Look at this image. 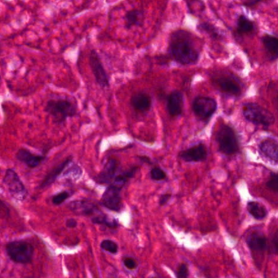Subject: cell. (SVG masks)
I'll use <instances>...</instances> for the list:
<instances>
[{
  "label": "cell",
  "mask_w": 278,
  "mask_h": 278,
  "mask_svg": "<svg viewBox=\"0 0 278 278\" xmlns=\"http://www.w3.org/2000/svg\"><path fill=\"white\" fill-rule=\"evenodd\" d=\"M168 52L176 62L183 65L193 64L199 60V52L187 31L178 30L170 35Z\"/></svg>",
  "instance_id": "1"
},
{
  "label": "cell",
  "mask_w": 278,
  "mask_h": 278,
  "mask_svg": "<svg viewBox=\"0 0 278 278\" xmlns=\"http://www.w3.org/2000/svg\"><path fill=\"white\" fill-rule=\"evenodd\" d=\"M44 110L57 124L65 123L68 118L73 117L77 114L75 105L65 99H50Z\"/></svg>",
  "instance_id": "2"
},
{
  "label": "cell",
  "mask_w": 278,
  "mask_h": 278,
  "mask_svg": "<svg viewBox=\"0 0 278 278\" xmlns=\"http://www.w3.org/2000/svg\"><path fill=\"white\" fill-rule=\"evenodd\" d=\"M7 254L17 263L27 264L31 263L34 256V246L24 241H13L6 245Z\"/></svg>",
  "instance_id": "3"
},
{
  "label": "cell",
  "mask_w": 278,
  "mask_h": 278,
  "mask_svg": "<svg viewBox=\"0 0 278 278\" xmlns=\"http://www.w3.org/2000/svg\"><path fill=\"white\" fill-rule=\"evenodd\" d=\"M3 184L5 185L9 195L18 201H25L28 196L27 189L14 169H7L3 178Z\"/></svg>",
  "instance_id": "4"
},
{
  "label": "cell",
  "mask_w": 278,
  "mask_h": 278,
  "mask_svg": "<svg viewBox=\"0 0 278 278\" xmlns=\"http://www.w3.org/2000/svg\"><path fill=\"white\" fill-rule=\"evenodd\" d=\"M243 115L249 121L264 126L271 125L275 121L272 112L257 103H249L244 105Z\"/></svg>",
  "instance_id": "5"
},
{
  "label": "cell",
  "mask_w": 278,
  "mask_h": 278,
  "mask_svg": "<svg viewBox=\"0 0 278 278\" xmlns=\"http://www.w3.org/2000/svg\"><path fill=\"white\" fill-rule=\"evenodd\" d=\"M217 142L220 151L224 154H235L239 150L237 135L233 128L223 125L217 133Z\"/></svg>",
  "instance_id": "6"
},
{
  "label": "cell",
  "mask_w": 278,
  "mask_h": 278,
  "mask_svg": "<svg viewBox=\"0 0 278 278\" xmlns=\"http://www.w3.org/2000/svg\"><path fill=\"white\" fill-rule=\"evenodd\" d=\"M122 190L123 188L114 183L109 185L102 195L101 204L113 212H121L123 208L121 196Z\"/></svg>",
  "instance_id": "7"
},
{
  "label": "cell",
  "mask_w": 278,
  "mask_h": 278,
  "mask_svg": "<svg viewBox=\"0 0 278 278\" xmlns=\"http://www.w3.org/2000/svg\"><path fill=\"white\" fill-rule=\"evenodd\" d=\"M89 64L91 66V72L95 77L97 83L102 88L110 86V77L106 73L103 63H102L99 54L92 50L89 55Z\"/></svg>",
  "instance_id": "8"
},
{
  "label": "cell",
  "mask_w": 278,
  "mask_h": 278,
  "mask_svg": "<svg viewBox=\"0 0 278 278\" xmlns=\"http://www.w3.org/2000/svg\"><path fill=\"white\" fill-rule=\"evenodd\" d=\"M217 108L215 99L210 97L199 96L194 99L193 110L197 116L202 120H207L213 115Z\"/></svg>",
  "instance_id": "9"
},
{
  "label": "cell",
  "mask_w": 278,
  "mask_h": 278,
  "mask_svg": "<svg viewBox=\"0 0 278 278\" xmlns=\"http://www.w3.org/2000/svg\"><path fill=\"white\" fill-rule=\"evenodd\" d=\"M119 162L115 159H109L104 165L103 169L94 178L96 183L99 185H110L117 177Z\"/></svg>",
  "instance_id": "10"
},
{
  "label": "cell",
  "mask_w": 278,
  "mask_h": 278,
  "mask_svg": "<svg viewBox=\"0 0 278 278\" xmlns=\"http://www.w3.org/2000/svg\"><path fill=\"white\" fill-rule=\"evenodd\" d=\"M68 208L74 214L78 215V216H92L96 213L101 212L95 203L89 199L73 200L69 203Z\"/></svg>",
  "instance_id": "11"
},
{
  "label": "cell",
  "mask_w": 278,
  "mask_h": 278,
  "mask_svg": "<svg viewBox=\"0 0 278 278\" xmlns=\"http://www.w3.org/2000/svg\"><path fill=\"white\" fill-rule=\"evenodd\" d=\"M183 97L180 91L174 90L167 97L166 108L171 116H180L183 111Z\"/></svg>",
  "instance_id": "12"
},
{
  "label": "cell",
  "mask_w": 278,
  "mask_h": 278,
  "mask_svg": "<svg viewBox=\"0 0 278 278\" xmlns=\"http://www.w3.org/2000/svg\"><path fill=\"white\" fill-rule=\"evenodd\" d=\"M207 152L203 144L194 146L187 150L183 151L179 157L186 162H200L207 158Z\"/></svg>",
  "instance_id": "13"
},
{
  "label": "cell",
  "mask_w": 278,
  "mask_h": 278,
  "mask_svg": "<svg viewBox=\"0 0 278 278\" xmlns=\"http://www.w3.org/2000/svg\"><path fill=\"white\" fill-rule=\"evenodd\" d=\"M16 157L20 162L23 163L27 167L31 169H35L41 165L45 157L40 155L33 154L31 151L27 150L26 148H21L18 150Z\"/></svg>",
  "instance_id": "14"
},
{
  "label": "cell",
  "mask_w": 278,
  "mask_h": 278,
  "mask_svg": "<svg viewBox=\"0 0 278 278\" xmlns=\"http://www.w3.org/2000/svg\"><path fill=\"white\" fill-rule=\"evenodd\" d=\"M73 162V160L71 158H67L65 161H63L60 165H57L56 167L52 169V171H50L47 175H46L44 179L42 181L41 183L39 186V189H45L52 186L55 182H56L59 176L62 174L65 171L67 167H69V165Z\"/></svg>",
  "instance_id": "15"
},
{
  "label": "cell",
  "mask_w": 278,
  "mask_h": 278,
  "mask_svg": "<svg viewBox=\"0 0 278 278\" xmlns=\"http://www.w3.org/2000/svg\"><path fill=\"white\" fill-rule=\"evenodd\" d=\"M131 104L136 111L145 112L151 108L152 99L147 93L140 91L132 95Z\"/></svg>",
  "instance_id": "16"
},
{
  "label": "cell",
  "mask_w": 278,
  "mask_h": 278,
  "mask_svg": "<svg viewBox=\"0 0 278 278\" xmlns=\"http://www.w3.org/2000/svg\"><path fill=\"white\" fill-rule=\"evenodd\" d=\"M262 154L274 163H278V142L273 138H267L259 146Z\"/></svg>",
  "instance_id": "17"
},
{
  "label": "cell",
  "mask_w": 278,
  "mask_h": 278,
  "mask_svg": "<svg viewBox=\"0 0 278 278\" xmlns=\"http://www.w3.org/2000/svg\"><path fill=\"white\" fill-rule=\"evenodd\" d=\"M145 22V12L141 9H132L127 12L125 16V26L131 29L133 26H142Z\"/></svg>",
  "instance_id": "18"
},
{
  "label": "cell",
  "mask_w": 278,
  "mask_h": 278,
  "mask_svg": "<svg viewBox=\"0 0 278 278\" xmlns=\"http://www.w3.org/2000/svg\"><path fill=\"white\" fill-rule=\"evenodd\" d=\"M248 246L250 250L255 252L263 251L267 247V239L264 235L260 233H253L246 240Z\"/></svg>",
  "instance_id": "19"
},
{
  "label": "cell",
  "mask_w": 278,
  "mask_h": 278,
  "mask_svg": "<svg viewBox=\"0 0 278 278\" xmlns=\"http://www.w3.org/2000/svg\"><path fill=\"white\" fill-rule=\"evenodd\" d=\"M217 82L220 89L227 94L238 95L241 93V86L232 77H222L218 79Z\"/></svg>",
  "instance_id": "20"
},
{
  "label": "cell",
  "mask_w": 278,
  "mask_h": 278,
  "mask_svg": "<svg viewBox=\"0 0 278 278\" xmlns=\"http://www.w3.org/2000/svg\"><path fill=\"white\" fill-rule=\"evenodd\" d=\"M91 222L96 225L108 227L110 229H116L119 225V221L116 219L110 218V216L103 214L102 212L91 218Z\"/></svg>",
  "instance_id": "21"
},
{
  "label": "cell",
  "mask_w": 278,
  "mask_h": 278,
  "mask_svg": "<svg viewBox=\"0 0 278 278\" xmlns=\"http://www.w3.org/2000/svg\"><path fill=\"white\" fill-rule=\"evenodd\" d=\"M247 210L248 212H250V214L257 220H262V219L265 218L267 216L266 208L261 205L260 203H256V202L248 203Z\"/></svg>",
  "instance_id": "22"
},
{
  "label": "cell",
  "mask_w": 278,
  "mask_h": 278,
  "mask_svg": "<svg viewBox=\"0 0 278 278\" xmlns=\"http://www.w3.org/2000/svg\"><path fill=\"white\" fill-rule=\"evenodd\" d=\"M263 44H264V47H265L267 52H268L272 57H274V58L278 57L277 38L267 35V36L263 37Z\"/></svg>",
  "instance_id": "23"
},
{
  "label": "cell",
  "mask_w": 278,
  "mask_h": 278,
  "mask_svg": "<svg viewBox=\"0 0 278 278\" xmlns=\"http://www.w3.org/2000/svg\"><path fill=\"white\" fill-rule=\"evenodd\" d=\"M254 30V24L252 22H250V20H248L246 17L241 16L238 18L237 22V31L240 34H247V33L251 32Z\"/></svg>",
  "instance_id": "24"
},
{
  "label": "cell",
  "mask_w": 278,
  "mask_h": 278,
  "mask_svg": "<svg viewBox=\"0 0 278 278\" xmlns=\"http://www.w3.org/2000/svg\"><path fill=\"white\" fill-rule=\"evenodd\" d=\"M62 174L67 179L77 181V180L79 179L80 177L82 176V170L78 165H72V166H69L66 171H64Z\"/></svg>",
  "instance_id": "25"
},
{
  "label": "cell",
  "mask_w": 278,
  "mask_h": 278,
  "mask_svg": "<svg viewBox=\"0 0 278 278\" xmlns=\"http://www.w3.org/2000/svg\"><path fill=\"white\" fill-rule=\"evenodd\" d=\"M73 193L67 191H63L57 193L52 197V202L54 205H61L65 200L71 196Z\"/></svg>",
  "instance_id": "26"
},
{
  "label": "cell",
  "mask_w": 278,
  "mask_h": 278,
  "mask_svg": "<svg viewBox=\"0 0 278 278\" xmlns=\"http://www.w3.org/2000/svg\"><path fill=\"white\" fill-rule=\"evenodd\" d=\"M101 247L106 251L111 253V254H116L119 251V246L116 242L112 240L106 239L102 241L101 243Z\"/></svg>",
  "instance_id": "27"
},
{
  "label": "cell",
  "mask_w": 278,
  "mask_h": 278,
  "mask_svg": "<svg viewBox=\"0 0 278 278\" xmlns=\"http://www.w3.org/2000/svg\"><path fill=\"white\" fill-rule=\"evenodd\" d=\"M150 178L153 181L159 182V181H163L166 179V174L164 170H162L161 168L154 167L150 170Z\"/></svg>",
  "instance_id": "28"
},
{
  "label": "cell",
  "mask_w": 278,
  "mask_h": 278,
  "mask_svg": "<svg viewBox=\"0 0 278 278\" xmlns=\"http://www.w3.org/2000/svg\"><path fill=\"white\" fill-rule=\"evenodd\" d=\"M267 186L272 191L278 192V174H271V177L267 182Z\"/></svg>",
  "instance_id": "29"
},
{
  "label": "cell",
  "mask_w": 278,
  "mask_h": 278,
  "mask_svg": "<svg viewBox=\"0 0 278 278\" xmlns=\"http://www.w3.org/2000/svg\"><path fill=\"white\" fill-rule=\"evenodd\" d=\"M177 278H188L189 277V267L186 263H181L178 267L176 271Z\"/></svg>",
  "instance_id": "30"
},
{
  "label": "cell",
  "mask_w": 278,
  "mask_h": 278,
  "mask_svg": "<svg viewBox=\"0 0 278 278\" xmlns=\"http://www.w3.org/2000/svg\"><path fill=\"white\" fill-rule=\"evenodd\" d=\"M123 263H124L125 267L130 270L135 269L137 267L136 261L131 257H124L123 258Z\"/></svg>",
  "instance_id": "31"
},
{
  "label": "cell",
  "mask_w": 278,
  "mask_h": 278,
  "mask_svg": "<svg viewBox=\"0 0 278 278\" xmlns=\"http://www.w3.org/2000/svg\"><path fill=\"white\" fill-rule=\"evenodd\" d=\"M170 197H171V195L170 194H163V195H161L159 199V205L163 206L166 204L170 200Z\"/></svg>",
  "instance_id": "32"
},
{
  "label": "cell",
  "mask_w": 278,
  "mask_h": 278,
  "mask_svg": "<svg viewBox=\"0 0 278 278\" xmlns=\"http://www.w3.org/2000/svg\"><path fill=\"white\" fill-rule=\"evenodd\" d=\"M65 225H66L68 228H69V229H73V228H75V227L78 225V222H77V220H74V219H68V220H66V222H65Z\"/></svg>",
  "instance_id": "33"
},
{
  "label": "cell",
  "mask_w": 278,
  "mask_h": 278,
  "mask_svg": "<svg viewBox=\"0 0 278 278\" xmlns=\"http://www.w3.org/2000/svg\"><path fill=\"white\" fill-rule=\"evenodd\" d=\"M273 244L274 246H275V249H276L278 253V230L276 232V233H275V235H274Z\"/></svg>",
  "instance_id": "34"
}]
</instances>
